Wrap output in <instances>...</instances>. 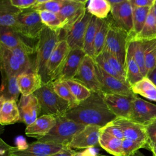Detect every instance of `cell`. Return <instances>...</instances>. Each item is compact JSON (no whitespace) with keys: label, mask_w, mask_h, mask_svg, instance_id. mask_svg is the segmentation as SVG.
<instances>
[{"label":"cell","mask_w":156,"mask_h":156,"mask_svg":"<svg viewBox=\"0 0 156 156\" xmlns=\"http://www.w3.org/2000/svg\"><path fill=\"white\" fill-rule=\"evenodd\" d=\"M64 116L84 126L96 125L101 127L116 118L105 104L102 94L93 91L88 99L68 110Z\"/></svg>","instance_id":"1"},{"label":"cell","mask_w":156,"mask_h":156,"mask_svg":"<svg viewBox=\"0 0 156 156\" xmlns=\"http://www.w3.org/2000/svg\"><path fill=\"white\" fill-rule=\"evenodd\" d=\"M34 94L37 98L40 106V116L48 115L57 118L64 115L71 108L69 103L54 91L51 82L43 83L41 87Z\"/></svg>","instance_id":"2"},{"label":"cell","mask_w":156,"mask_h":156,"mask_svg":"<svg viewBox=\"0 0 156 156\" xmlns=\"http://www.w3.org/2000/svg\"><path fill=\"white\" fill-rule=\"evenodd\" d=\"M60 34L44 26L38 38L35 48L36 58L33 70L42 77L43 83L45 80L46 65L56 44L61 40Z\"/></svg>","instance_id":"3"},{"label":"cell","mask_w":156,"mask_h":156,"mask_svg":"<svg viewBox=\"0 0 156 156\" xmlns=\"http://www.w3.org/2000/svg\"><path fill=\"white\" fill-rule=\"evenodd\" d=\"M57 122L49 132L38 141L68 146L75 135L85 126L77 123L64 115L56 118ZM69 147V146H68Z\"/></svg>","instance_id":"4"},{"label":"cell","mask_w":156,"mask_h":156,"mask_svg":"<svg viewBox=\"0 0 156 156\" xmlns=\"http://www.w3.org/2000/svg\"><path fill=\"white\" fill-rule=\"evenodd\" d=\"M128 42L129 34L118 26L112 18L103 51L113 55L124 66Z\"/></svg>","instance_id":"5"},{"label":"cell","mask_w":156,"mask_h":156,"mask_svg":"<svg viewBox=\"0 0 156 156\" xmlns=\"http://www.w3.org/2000/svg\"><path fill=\"white\" fill-rule=\"evenodd\" d=\"M70 51L71 48L65 40L61 39L57 43L46 63L44 83L54 82L57 79Z\"/></svg>","instance_id":"6"},{"label":"cell","mask_w":156,"mask_h":156,"mask_svg":"<svg viewBox=\"0 0 156 156\" xmlns=\"http://www.w3.org/2000/svg\"><path fill=\"white\" fill-rule=\"evenodd\" d=\"M38 12L30 10H23L18 16L16 32L30 39H38L44 27Z\"/></svg>","instance_id":"7"},{"label":"cell","mask_w":156,"mask_h":156,"mask_svg":"<svg viewBox=\"0 0 156 156\" xmlns=\"http://www.w3.org/2000/svg\"><path fill=\"white\" fill-rule=\"evenodd\" d=\"M87 10L73 24L64 29V38L71 49L76 48L83 49L85 35L92 17Z\"/></svg>","instance_id":"8"},{"label":"cell","mask_w":156,"mask_h":156,"mask_svg":"<svg viewBox=\"0 0 156 156\" xmlns=\"http://www.w3.org/2000/svg\"><path fill=\"white\" fill-rule=\"evenodd\" d=\"M73 79L83 83L93 92L102 93V87L96 72L94 60L87 54Z\"/></svg>","instance_id":"9"},{"label":"cell","mask_w":156,"mask_h":156,"mask_svg":"<svg viewBox=\"0 0 156 156\" xmlns=\"http://www.w3.org/2000/svg\"><path fill=\"white\" fill-rule=\"evenodd\" d=\"M129 119L144 126L152 123L156 120V105L136 96Z\"/></svg>","instance_id":"10"},{"label":"cell","mask_w":156,"mask_h":156,"mask_svg":"<svg viewBox=\"0 0 156 156\" xmlns=\"http://www.w3.org/2000/svg\"><path fill=\"white\" fill-rule=\"evenodd\" d=\"M95 68L98 79L102 87V93H114L127 96L136 95L133 93L130 86L107 73L96 62Z\"/></svg>","instance_id":"11"},{"label":"cell","mask_w":156,"mask_h":156,"mask_svg":"<svg viewBox=\"0 0 156 156\" xmlns=\"http://www.w3.org/2000/svg\"><path fill=\"white\" fill-rule=\"evenodd\" d=\"M65 146L41 143L34 142L24 149H20L17 146H10L7 156H50L62 149Z\"/></svg>","instance_id":"12"},{"label":"cell","mask_w":156,"mask_h":156,"mask_svg":"<svg viewBox=\"0 0 156 156\" xmlns=\"http://www.w3.org/2000/svg\"><path fill=\"white\" fill-rule=\"evenodd\" d=\"M136 96H127L114 93H102V98L109 110L116 117L126 118L130 117L132 101Z\"/></svg>","instance_id":"13"},{"label":"cell","mask_w":156,"mask_h":156,"mask_svg":"<svg viewBox=\"0 0 156 156\" xmlns=\"http://www.w3.org/2000/svg\"><path fill=\"white\" fill-rule=\"evenodd\" d=\"M113 122L121 129L124 139L130 140L146 144L149 141L145 126L136 123L129 118L116 117ZM123 139V140H124Z\"/></svg>","instance_id":"14"},{"label":"cell","mask_w":156,"mask_h":156,"mask_svg":"<svg viewBox=\"0 0 156 156\" xmlns=\"http://www.w3.org/2000/svg\"><path fill=\"white\" fill-rule=\"evenodd\" d=\"M101 127L88 125L78 132L69 144L71 149H87L99 144Z\"/></svg>","instance_id":"15"},{"label":"cell","mask_w":156,"mask_h":156,"mask_svg":"<svg viewBox=\"0 0 156 156\" xmlns=\"http://www.w3.org/2000/svg\"><path fill=\"white\" fill-rule=\"evenodd\" d=\"M110 16L114 23L126 30L129 36L133 29V7L130 0L124 1L118 5L112 6Z\"/></svg>","instance_id":"16"},{"label":"cell","mask_w":156,"mask_h":156,"mask_svg":"<svg viewBox=\"0 0 156 156\" xmlns=\"http://www.w3.org/2000/svg\"><path fill=\"white\" fill-rule=\"evenodd\" d=\"M18 108L20 114V121L24 122L27 126L33 123L41 114L38 101L34 94L21 95Z\"/></svg>","instance_id":"17"},{"label":"cell","mask_w":156,"mask_h":156,"mask_svg":"<svg viewBox=\"0 0 156 156\" xmlns=\"http://www.w3.org/2000/svg\"><path fill=\"white\" fill-rule=\"evenodd\" d=\"M87 1L68 0L57 13L65 29L77 21L86 11Z\"/></svg>","instance_id":"18"},{"label":"cell","mask_w":156,"mask_h":156,"mask_svg":"<svg viewBox=\"0 0 156 156\" xmlns=\"http://www.w3.org/2000/svg\"><path fill=\"white\" fill-rule=\"evenodd\" d=\"M85 55L83 49H71L64 66L57 80L73 79L77 74Z\"/></svg>","instance_id":"19"},{"label":"cell","mask_w":156,"mask_h":156,"mask_svg":"<svg viewBox=\"0 0 156 156\" xmlns=\"http://www.w3.org/2000/svg\"><path fill=\"white\" fill-rule=\"evenodd\" d=\"M56 122V117L54 116L48 115L40 116L33 123L27 126L25 130L26 135L38 140L49 132L55 125Z\"/></svg>","instance_id":"20"},{"label":"cell","mask_w":156,"mask_h":156,"mask_svg":"<svg viewBox=\"0 0 156 156\" xmlns=\"http://www.w3.org/2000/svg\"><path fill=\"white\" fill-rule=\"evenodd\" d=\"M20 93L27 96L34 94L43 85L42 77L34 71L22 73L17 76Z\"/></svg>","instance_id":"21"},{"label":"cell","mask_w":156,"mask_h":156,"mask_svg":"<svg viewBox=\"0 0 156 156\" xmlns=\"http://www.w3.org/2000/svg\"><path fill=\"white\" fill-rule=\"evenodd\" d=\"M124 69L127 81L130 87L144 77L142 75L140 68L134 58V48L133 41L128 42Z\"/></svg>","instance_id":"22"},{"label":"cell","mask_w":156,"mask_h":156,"mask_svg":"<svg viewBox=\"0 0 156 156\" xmlns=\"http://www.w3.org/2000/svg\"><path fill=\"white\" fill-rule=\"evenodd\" d=\"M23 10L13 7L9 1H1L0 5V25L15 32L18 26V16Z\"/></svg>","instance_id":"23"},{"label":"cell","mask_w":156,"mask_h":156,"mask_svg":"<svg viewBox=\"0 0 156 156\" xmlns=\"http://www.w3.org/2000/svg\"><path fill=\"white\" fill-rule=\"evenodd\" d=\"M0 123L2 125L14 124L20 120V114L16 101L0 98Z\"/></svg>","instance_id":"24"},{"label":"cell","mask_w":156,"mask_h":156,"mask_svg":"<svg viewBox=\"0 0 156 156\" xmlns=\"http://www.w3.org/2000/svg\"><path fill=\"white\" fill-rule=\"evenodd\" d=\"M0 57L1 68L4 70L6 77L18 76L23 70L10 49L0 44Z\"/></svg>","instance_id":"25"},{"label":"cell","mask_w":156,"mask_h":156,"mask_svg":"<svg viewBox=\"0 0 156 156\" xmlns=\"http://www.w3.org/2000/svg\"><path fill=\"white\" fill-rule=\"evenodd\" d=\"M21 36V35L10 28L1 26L0 44L9 49L23 46L33 52H35V49L25 42Z\"/></svg>","instance_id":"26"},{"label":"cell","mask_w":156,"mask_h":156,"mask_svg":"<svg viewBox=\"0 0 156 156\" xmlns=\"http://www.w3.org/2000/svg\"><path fill=\"white\" fill-rule=\"evenodd\" d=\"M101 21V19L92 16L87 27L83 40V50L87 55L93 58H94V40L96 34Z\"/></svg>","instance_id":"27"},{"label":"cell","mask_w":156,"mask_h":156,"mask_svg":"<svg viewBox=\"0 0 156 156\" xmlns=\"http://www.w3.org/2000/svg\"><path fill=\"white\" fill-rule=\"evenodd\" d=\"M122 142V140L116 138L101 130L99 137V145L109 154L114 156H123Z\"/></svg>","instance_id":"28"},{"label":"cell","mask_w":156,"mask_h":156,"mask_svg":"<svg viewBox=\"0 0 156 156\" xmlns=\"http://www.w3.org/2000/svg\"><path fill=\"white\" fill-rule=\"evenodd\" d=\"M133 7V29L129 36V41H132L140 33L146 23L151 7Z\"/></svg>","instance_id":"29"},{"label":"cell","mask_w":156,"mask_h":156,"mask_svg":"<svg viewBox=\"0 0 156 156\" xmlns=\"http://www.w3.org/2000/svg\"><path fill=\"white\" fill-rule=\"evenodd\" d=\"M112 22L111 16H108L107 18L101 20L99 27L97 30L94 44V58L99 55L103 51L106 38L107 36L108 32Z\"/></svg>","instance_id":"30"},{"label":"cell","mask_w":156,"mask_h":156,"mask_svg":"<svg viewBox=\"0 0 156 156\" xmlns=\"http://www.w3.org/2000/svg\"><path fill=\"white\" fill-rule=\"evenodd\" d=\"M131 89L135 94H140L149 100L156 101V86L147 77L132 85Z\"/></svg>","instance_id":"31"},{"label":"cell","mask_w":156,"mask_h":156,"mask_svg":"<svg viewBox=\"0 0 156 156\" xmlns=\"http://www.w3.org/2000/svg\"><path fill=\"white\" fill-rule=\"evenodd\" d=\"M86 9L93 16L104 20L108 17L112 6L108 0H90L87 2Z\"/></svg>","instance_id":"32"},{"label":"cell","mask_w":156,"mask_h":156,"mask_svg":"<svg viewBox=\"0 0 156 156\" xmlns=\"http://www.w3.org/2000/svg\"><path fill=\"white\" fill-rule=\"evenodd\" d=\"M156 38V22L152 7L148 14L143 29L132 41H148Z\"/></svg>","instance_id":"33"},{"label":"cell","mask_w":156,"mask_h":156,"mask_svg":"<svg viewBox=\"0 0 156 156\" xmlns=\"http://www.w3.org/2000/svg\"><path fill=\"white\" fill-rule=\"evenodd\" d=\"M51 82L54 91L61 98L69 103L71 108L76 107L80 103L73 94L69 85L65 80H57Z\"/></svg>","instance_id":"34"},{"label":"cell","mask_w":156,"mask_h":156,"mask_svg":"<svg viewBox=\"0 0 156 156\" xmlns=\"http://www.w3.org/2000/svg\"><path fill=\"white\" fill-rule=\"evenodd\" d=\"M37 12H38L41 20L45 26L55 32L60 33L63 29V25L57 13L47 10Z\"/></svg>","instance_id":"35"},{"label":"cell","mask_w":156,"mask_h":156,"mask_svg":"<svg viewBox=\"0 0 156 156\" xmlns=\"http://www.w3.org/2000/svg\"><path fill=\"white\" fill-rule=\"evenodd\" d=\"M143 42L147 74L156 66V38Z\"/></svg>","instance_id":"36"},{"label":"cell","mask_w":156,"mask_h":156,"mask_svg":"<svg viewBox=\"0 0 156 156\" xmlns=\"http://www.w3.org/2000/svg\"><path fill=\"white\" fill-rule=\"evenodd\" d=\"M65 80L69 85L73 94L79 102L86 100L91 96L92 91L83 83L74 79H68Z\"/></svg>","instance_id":"37"},{"label":"cell","mask_w":156,"mask_h":156,"mask_svg":"<svg viewBox=\"0 0 156 156\" xmlns=\"http://www.w3.org/2000/svg\"><path fill=\"white\" fill-rule=\"evenodd\" d=\"M10 49L19 62L23 72L30 71L32 66L29 55L34 52L23 46H18Z\"/></svg>","instance_id":"38"},{"label":"cell","mask_w":156,"mask_h":156,"mask_svg":"<svg viewBox=\"0 0 156 156\" xmlns=\"http://www.w3.org/2000/svg\"><path fill=\"white\" fill-rule=\"evenodd\" d=\"M6 88H4V93L1 94L5 99H13L17 101L20 93L17 76L6 77Z\"/></svg>","instance_id":"39"},{"label":"cell","mask_w":156,"mask_h":156,"mask_svg":"<svg viewBox=\"0 0 156 156\" xmlns=\"http://www.w3.org/2000/svg\"><path fill=\"white\" fill-rule=\"evenodd\" d=\"M134 48V58L138 65L143 77H146L147 71L146 68L145 56L143 42L141 41H132Z\"/></svg>","instance_id":"40"},{"label":"cell","mask_w":156,"mask_h":156,"mask_svg":"<svg viewBox=\"0 0 156 156\" xmlns=\"http://www.w3.org/2000/svg\"><path fill=\"white\" fill-rule=\"evenodd\" d=\"M68 0H46V1L41 4H35L29 10L40 11L47 10L58 13L62 7L67 2Z\"/></svg>","instance_id":"41"},{"label":"cell","mask_w":156,"mask_h":156,"mask_svg":"<svg viewBox=\"0 0 156 156\" xmlns=\"http://www.w3.org/2000/svg\"><path fill=\"white\" fill-rule=\"evenodd\" d=\"M94 62H96V63H97L104 71H105L107 73H108V74L116 77V79L120 80L121 81H122V82H124V83L129 85V83H127V82L124 79L122 78L118 73V72L113 68V67L104 58V57L100 54L99 55H98L97 57H96L94 58ZM130 86V85H129Z\"/></svg>","instance_id":"42"},{"label":"cell","mask_w":156,"mask_h":156,"mask_svg":"<svg viewBox=\"0 0 156 156\" xmlns=\"http://www.w3.org/2000/svg\"><path fill=\"white\" fill-rule=\"evenodd\" d=\"M101 54L113 67V68L118 72V73L127 81L124 66L120 63V62L113 55L107 51H103Z\"/></svg>","instance_id":"43"},{"label":"cell","mask_w":156,"mask_h":156,"mask_svg":"<svg viewBox=\"0 0 156 156\" xmlns=\"http://www.w3.org/2000/svg\"><path fill=\"white\" fill-rule=\"evenodd\" d=\"M101 130L120 140H122L124 139V135L121 129L118 125L115 124L113 121L107 124L105 126L102 127Z\"/></svg>","instance_id":"44"},{"label":"cell","mask_w":156,"mask_h":156,"mask_svg":"<svg viewBox=\"0 0 156 156\" xmlns=\"http://www.w3.org/2000/svg\"><path fill=\"white\" fill-rule=\"evenodd\" d=\"M9 1L13 7L22 10L30 9L37 2V0H10Z\"/></svg>","instance_id":"45"},{"label":"cell","mask_w":156,"mask_h":156,"mask_svg":"<svg viewBox=\"0 0 156 156\" xmlns=\"http://www.w3.org/2000/svg\"><path fill=\"white\" fill-rule=\"evenodd\" d=\"M145 129L149 141L156 143V120L145 126Z\"/></svg>","instance_id":"46"},{"label":"cell","mask_w":156,"mask_h":156,"mask_svg":"<svg viewBox=\"0 0 156 156\" xmlns=\"http://www.w3.org/2000/svg\"><path fill=\"white\" fill-rule=\"evenodd\" d=\"M132 7H152L155 4V0H130Z\"/></svg>","instance_id":"47"},{"label":"cell","mask_w":156,"mask_h":156,"mask_svg":"<svg viewBox=\"0 0 156 156\" xmlns=\"http://www.w3.org/2000/svg\"><path fill=\"white\" fill-rule=\"evenodd\" d=\"M78 153L68 146L65 147L60 151L50 156H78Z\"/></svg>","instance_id":"48"},{"label":"cell","mask_w":156,"mask_h":156,"mask_svg":"<svg viewBox=\"0 0 156 156\" xmlns=\"http://www.w3.org/2000/svg\"><path fill=\"white\" fill-rule=\"evenodd\" d=\"M146 77L156 86V66L147 74Z\"/></svg>","instance_id":"49"},{"label":"cell","mask_w":156,"mask_h":156,"mask_svg":"<svg viewBox=\"0 0 156 156\" xmlns=\"http://www.w3.org/2000/svg\"><path fill=\"white\" fill-rule=\"evenodd\" d=\"M146 149L152 152L153 156H156V143H155L149 141L147 144Z\"/></svg>","instance_id":"50"},{"label":"cell","mask_w":156,"mask_h":156,"mask_svg":"<svg viewBox=\"0 0 156 156\" xmlns=\"http://www.w3.org/2000/svg\"><path fill=\"white\" fill-rule=\"evenodd\" d=\"M109 3L110 4L111 6L118 5L124 1V0H108Z\"/></svg>","instance_id":"51"},{"label":"cell","mask_w":156,"mask_h":156,"mask_svg":"<svg viewBox=\"0 0 156 156\" xmlns=\"http://www.w3.org/2000/svg\"><path fill=\"white\" fill-rule=\"evenodd\" d=\"M129 156H145V155L141 152L138 151L135 152L134 154H133L132 155H129Z\"/></svg>","instance_id":"52"},{"label":"cell","mask_w":156,"mask_h":156,"mask_svg":"<svg viewBox=\"0 0 156 156\" xmlns=\"http://www.w3.org/2000/svg\"><path fill=\"white\" fill-rule=\"evenodd\" d=\"M152 10H153L154 17H155V22H156V5H155V4H154V5L152 6Z\"/></svg>","instance_id":"53"},{"label":"cell","mask_w":156,"mask_h":156,"mask_svg":"<svg viewBox=\"0 0 156 156\" xmlns=\"http://www.w3.org/2000/svg\"><path fill=\"white\" fill-rule=\"evenodd\" d=\"M155 4L156 5V0H155Z\"/></svg>","instance_id":"54"},{"label":"cell","mask_w":156,"mask_h":156,"mask_svg":"<svg viewBox=\"0 0 156 156\" xmlns=\"http://www.w3.org/2000/svg\"><path fill=\"white\" fill-rule=\"evenodd\" d=\"M99 156H106V155H99Z\"/></svg>","instance_id":"55"}]
</instances>
